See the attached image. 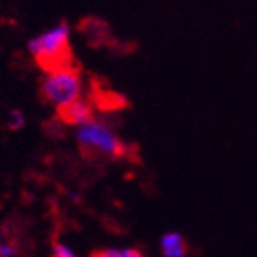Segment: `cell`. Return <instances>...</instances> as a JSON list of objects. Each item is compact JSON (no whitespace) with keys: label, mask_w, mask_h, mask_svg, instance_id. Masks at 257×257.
<instances>
[{"label":"cell","mask_w":257,"mask_h":257,"mask_svg":"<svg viewBox=\"0 0 257 257\" xmlns=\"http://www.w3.org/2000/svg\"><path fill=\"white\" fill-rule=\"evenodd\" d=\"M30 54L33 55L35 63L44 70V72H52V70L64 68V66H72V48H70V28L68 24H57V26L50 28L44 33L33 37L28 43Z\"/></svg>","instance_id":"obj_1"},{"label":"cell","mask_w":257,"mask_h":257,"mask_svg":"<svg viewBox=\"0 0 257 257\" xmlns=\"http://www.w3.org/2000/svg\"><path fill=\"white\" fill-rule=\"evenodd\" d=\"M75 140L81 151L86 155L105 156V158H119L125 155V144L107 121L92 118L77 127Z\"/></svg>","instance_id":"obj_2"},{"label":"cell","mask_w":257,"mask_h":257,"mask_svg":"<svg viewBox=\"0 0 257 257\" xmlns=\"http://www.w3.org/2000/svg\"><path fill=\"white\" fill-rule=\"evenodd\" d=\"M41 94L44 101L54 105L57 110L83 96V79L81 74L72 66L46 72L41 85Z\"/></svg>","instance_id":"obj_3"},{"label":"cell","mask_w":257,"mask_h":257,"mask_svg":"<svg viewBox=\"0 0 257 257\" xmlns=\"http://www.w3.org/2000/svg\"><path fill=\"white\" fill-rule=\"evenodd\" d=\"M59 116L64 123L79 127V125H83L85 121L94 118V110H92L90 103L86 101V99H83V97H79V99L72 101L70 105H66V107L59 108Z\"/></svg>","instance_id":"obj_4"},{"label":"cell","mask_w":257,"mask_h":257,"mask_svg":"<svg viewBox=\"0 0 257 257\" xmlns=\"http://www.w3.org/2000/svg\"><path fill=\"white\" fill-rule=\"evenodd\" d=\"M160 252L164 257H184L188 253V244L182 233L167 231L160 237Z\"/></svg>","instance_id":"obj_5"},{"label":"cell","mask_w":257,"mask_h":257,"mask_svg":"<svg viewBox=\"0 0 257 257\" xmlns=\"http://www.w3.org/2000/svg\"><path fill=\"white\" fill-rule=\"evenodd\" d=\"M96 255H99V257H142L144 253L140 252L138 248L110 246V248H105V250H99Z\"/></svg>","instance_id":"obj_6"},{"label":"cell","mask_w":257,"mask_h":257,"mask_svg":"<svg viewBox=\"0 0 257 257\" xmlns=\"http://www.w3.org/2000/svg\"><path fill=\"white\" fill-rule=\"evenodd\" d=\"M26 123V118H24V114L21 110H11L10 112V118H8V127L11 131H19V128L24 127Z\"/></svg>","instance_id":"obj_7"},{"label":"cell","mask_w":257,"mask_h":257,"mask_svg":"<svg viewBox=\"0 0 257 257\" xmlns=\"http://www.w3.org/2000/svg\"><path fill=\"white\" fill-rule=\"evenodd\" d=\"M52 252H54L55 257H74V250L68 246V244H63V242H55L52 246Z\"/></svg>","instance_id":"obj_8"},{"label":"cell","mask_w":257,"mask_h":257,"mask_svg":"<svg viewBox=\"0 0 257 257\" xmlns=\"http://www.w3.org/2000/svg\"><path fill=\"white\" fill-rule=\"evenodd\" d=\"M19 250H17L15 244H11V242H4V244H0V257H11V255H17Z\"/></svg>","instance_id":"obj_9"}]
</instances>
